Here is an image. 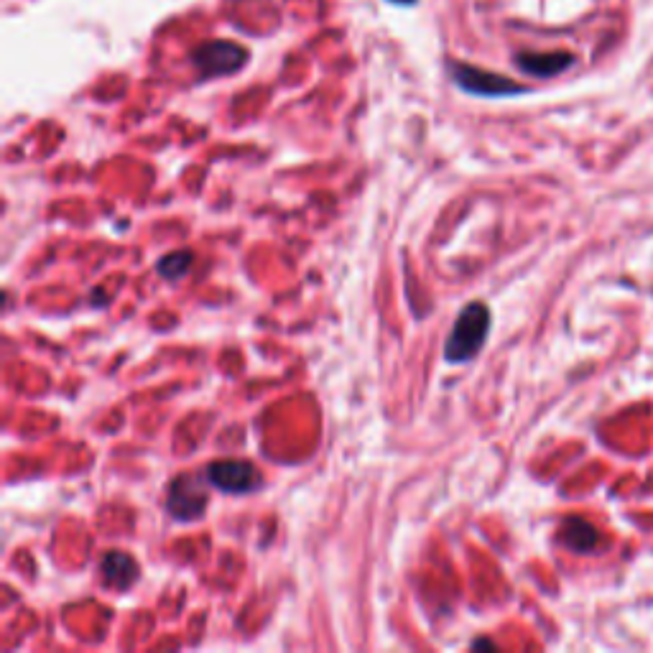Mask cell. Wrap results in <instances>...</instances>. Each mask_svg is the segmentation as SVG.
<instances>
[{
    "label": "cell",
    "instance_id": "cell-2",
    "mask_svg": "<svg viewBox=\"0 0 653 653\" xmlns=\"http://www.w3.org/2000/svg\"><path fill=\"white\" fill-rule=\"evenodd\" d=\"M452 80L462 87L465 92L477 97H508V95H523L529 92L518 82L500 77V74L485 72V69L470 67V64H452Z\"/></svg>",
    "mask_w": 653,
    "mask_h": 653
},
{
    "label": "cell",
    "instance_id": "cell-9",
    "mask_svg": "<svg viewBox=\"0 0 653 653\" xmlns=\"http://www.w3.org/2000/svg\"><path fill=\"white\" fill-rule=\"evenodd\" d=\"M189 266H192V253L189 250H174V253L159 261V273L166 281H179L182 276H187Z\"/></svg>",
    "mask_w": 653,
    "mask_h": 653
},
{
    "label": "cell",
    "instance_id": "cell-5",
    "mask_svg": "<svg viewBox=\"0 0 653 653\" xmlns=\"http://www.w3.org/2000/svg\"><path fill=\"white\" fill-rule=\"evenodd\" d=\"M207 483L215 485L217 490H225V493L240 495L256 490L261 485V475H258L256 465L245 460H220L207 467Z\"/></svg>",
    "mask_w": 653,
    "mask_h": 653
},
{
    "label": "cell",
    "instance_id": "cell-4",
    "mask_svg": "<svg viewBox=\"0 0 653 653\" xmlns=\"http://www.w3.org/2000/svg\"><path fill=\"white\" fill-rule=\"evenodd\" d=\"M166 508L179 521H197L207 508V490L197 475H179L169 488Z\"/></svg>",
    "mask_w": 653,
    "mask_h": 653
},
{
    "label": "cell",
    "instance_id": "cell-3",
    "mask_svg": "<svg viewBox=\"0 0 653 653\" xmlns=\"http://www.w3.org/2000/svg\"><path fill=\"white\" fill-rule=\"evenodd\" d=\"M192 62L197 64L202 77H222L238 72L248 62V52L233 41H207L192 54Z\"/></svg>",
    "mask_w": 653,
    "mask_h": 653
},
{
    "label": "cell",
    "instance_id": "cell-8",
    "mask_svg": "<svg viewBox=\"0 0 653 653\" xmlns=\"http://www.w3.org/2000/svg\"><path fill=\"white\" fill-rule=\"evenodd\" d=\"M562 541L567 549L577 551V554H590L600 546V534L585 518H567L562 526Z\"/></svg>",
    "mask_w": 653,
    "mask_h": 653
},
{
    "label": "cell",
    "instance_id": "cell-6",
    "mask_svg": "<svg viewBox=\"0 0 653 653\" xmlns=\"http://www.w3.org/2000/svg\"><path fill=\"white\" fill-rule=\"evenodd\" d=\"M100 572H103L105 585L115 587V590H128L138 580L136 559L125 551H108L100 562Z\"/></svg>",
    "mask_w": 653,
    "mask_h": 653
},
{
    "label": "cell",
    "instance_id": "cell-1",
    "mask_svg": "<svg viewBox=\"0 0 653 653\" xmlns=\"http://www.w3.org/2000/svg\"><path fill=\"white\" fill-rule=\"evenodd\" d=\"M490 332V312L485 304H467L457 317L455 327L449 332L447 345H444V358L449 363H467L480 353Z\"/></svg>",
    "mask_w": 653,
    "mask_h": 653
},
{
    "label": "cell",
    "instance_id": "cell-10",
    "mask_svg": "<svg viewBox=\"0 0 653 653\" xmlns=\"http://www.w3.org/2000/svg\"><path fill=\"white\" fill-rule=\"evenodd\" d=\"M391 3H396V6H414L416 0H391Z\"/></svg>",
    "mask_w": 653,
    "mask_h": 653
},
{
    "label": "cell",
    "instance_id": "cell-7",
    "mask_svg": "<svg viewBox=\"0 0 653 653\" xmlns=\"http://www.w3.org/2000/svg\"><path fill=\"white\" fill-rule=\"evenodd\" d=\"M518 69H523L531 77H541V80H549V77H557L564 69H569L574 64V57L567 52H549V54H518L516 57Z\"/></svg>",
    "mask_w": 653,
    "mask_h": 653
}]
</instances>
